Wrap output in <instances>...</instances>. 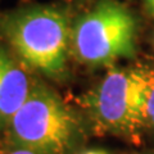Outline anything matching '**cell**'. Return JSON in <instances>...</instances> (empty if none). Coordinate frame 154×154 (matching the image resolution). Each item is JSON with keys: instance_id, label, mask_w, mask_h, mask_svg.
Returning a JSON list of instances; mask_svg holds the SVG:
<instances>
[{"instance_id": "obj_1", "label": "cell", "mask_w": 154, "mask_h": 154, "mask_svg": "<svg viewBox=\"0 0 154 154\" xmlns=\"http://www.w3.org/2000/svg\"><path fill=\"white\" fill-rule=\"evenodd\" d=\"M153 88L154 68H113L86 95L85 105L98 127L127 140H137L148 126L146 103Z\"/></svg>"}, {"instance_id": "obj_2", "label": "cell", "mask_w": 154, "mask_h": 154, "mask_svg": "<svg viewBox=\"0 0 154 154\" xmlns=\"http://www.w3.org/2000/svg\"><path fill=\"white\" fill-rule=\"evenodd\" d=\"M8 128L17 148L35 154H68L80 136L76 114L59 95L38 84L32 85Z\"/></svg>"}, {"instance_id": "obj_3", "label": "cell", "mask_w": 154, "mask_h": 154, "mask_svg": "<svg viewBox=\"0 0 154 154\" xmlns=\"http://www.w3.org/2000/svg\"><path fill=\"white\" fill-rule=\"evenodd\" d=\"M4 32L19 58L49 77L66 72L71 31L66 14L51 7H33L7 18Z\"/></svg>"}, {"instance_id": "obj_4", "label": "cell", "mask_w": 154, "mask_h": 154, "mask_svg": "<svg viewBox=\"0 0 154 154\" xmlns=\"http://www.w3.org/2000/svg\"><path fill=\"white\" fill-rule=\"evenodd\" d=\"M137 21L114 0H100L76 19L71 28L72 49L88 66H108L136 53Z\"/></svg>"}, {"instance_id": "obj_5", "label": "cell", "mask_w": 154, "mask_h": 154, "mask_svg": "<svg viewBox=\"0 0 154 154\" xmlns=\"http://www.w3.org/2000/svg\"><path fill=\"white\" fill-rule=\"evenodd\" d=\"M25 69L0 46V127L7 126L31 91Z\"/></svg>"}, {"instance_id": "obj_6", "label": "cell", "mask_w": 154, "mask_h": 154, "mask_svg": "<svg viewBox=\"0 0 154 154\" xmlns=\"http://www.w3.org/2000/svg\"><path fill=\"white\" fill-rule=\"evenodd\" d=\"M146 118H148V126H152L154 128V88L150 91V95H149V98H148Z\"/></svg>"}, {"instance_id": "obj_7", "label": "cell", "mask_w": 154, "mask_h": 154, "mask_svg": "<svg viewBox=\"0 0 154 154\" xmlns=\"http://www.w3.org/2000/svg\"><path fill=\"white\" fill-rule=\"evenodd\" d=\"M144 3H145V8L148 13L154 18V0H144Z\"/></svg>"}, {"instance_id": "obj_8", "label": "cell", "mask_w": 154, "mask_h": 154, "mask_svg": "<svg viewBox=\"0 0 154 154\" xmlns=\"http://www.w3.org/2000/svg\"><path fill=\"white\" fill-rule=\"evenodd\" d=\"M9 154H35L31 150H27V149H22V148H16L13 152H11Z\"/></svg>"}, {"instance_id": "obj_9", "label": "cell", "mask_w": 154, "mask_h": 154, "mask_svg": "<svg viewBox=\"0 0 154 154\" xmlns=\"http://www.w3.org/2000/svg\"><path fill=\"white\" fill-rule=\"evenodd\" d=\"M81 154H109L105 150H102V149H89V150H85Z\"/></svg>"}, {"instance_id": "obj_10", "label": "cell", "mask_w": 154, "mask_h": 154, "mask_svg": "<svg viewBox=\"0 0 154 154\" xmlns=\"http://www.w3.org/2000/svg\"><path fill=\"white\" fill-rule=\"evenodd\" d=\"M148 154H154V153H148Z\"/></svg>"}, {"instance_id": "obj_11", "label": "cell", "mask_w": 154, "mask_h": 154, "mask_svg": "<svg viewBox=\"0 0 154 154\" xmlns=\"http://www.w3.org/2000/svg\"><path fill=\"white\" fill-rule=\"evenodd\" d=\"M153 41H154V40H153Z\"/></svg>"}]
</instances>
